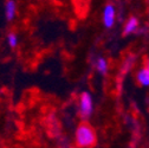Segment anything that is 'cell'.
Segmentation results:
<instances>
[{"label": "cell", "instance_id": "obj_4", "mask_svg": "<svg viewBox=\"0 0 149 148\" xmlns=\"http://www.w3.org/2000/svg\"><path fill=\"white\" fill-rule=\"evenodd\" d=\"M17 13V4L14 0H7L5 4V17L8 22L13 20Z\"/></svg>", "mask_w": 149, "mask_h": 148}, {"label": "cell", "instance_id": "obj_7", "mask_svg": "<svg viewBox=\"0 0 149 148\" xmlns=\"http://www.w3.org/2000/svg\"><path fill=\"white\" fill-rule=\"evenodd\" d=\"M96 66H97V70L102 73V75L107 73V71H108V63H107V61H105L104 58H100V59L97 61Z\"/></svg>", "mask_w": 149, "mask_h": 148}, {"label": "cell", "instance_id": "obj_6", "mask_svg": "<svg viewBox=\"0 0 149 148\" xmlns=\"http://www.w3.org/2000/svg\"><path fill=\"white\" fill-rule=\"evenodd\" d=\"M137 26H139V22H137V19H136L135 17H132V18H130V19L127 22V24L124 25L123 34H124V36H128V34H130V33L135 32L136 29H137Z\"/></svg>", "mask_w": 149, "mask_h": 148}, {"label": "cell", "instance_id": "obj_8", "mask_svg": "<svg viewBox=\"0 0 149 148\" xmlns=\"http://www.w3.org/2000/svg\"><path fill=\"white\" fill-rule=\"evenodd\" d=\"M7 43L11 47H15L18 45V36L13 32H11L8 36H7Z\"/></svg>", "mask_w": 149, "mask_h": 148}, {"label": "cell", "instance_id": "obj_9", "mask_svg": "<svg viewBox=\"0 0 149 148\" xmlns=\"http://www.w3.org/2000/svg\"><path fill=\"white\" fill-rule=\"evenodd\" d=\"M147 68H149V61H148V63H147Z\"/></svg>", "mask_w": 149, "mask_h": 148}, {"label": "cell", "instance_id": "obj_2", "mask_svg": "<svg viewBox=\"0 0 149 148\" xmlns=\"http://www.w3.org/2000/svg\"><path fill=\"white\" fill-rule=\"evenodd\" d=\"M92 113V100L89 92H83L79 97V115L83 120L90 117Z\"/></svg>", "mask_w": 149, "mask_h": 148}, {"label": "cell", "instance_id": "obj_3", "mask_svg": "<svg viewBox=\"0 0 149 148\" xmlns=\"http://www.w3.org/2000/svg\"><path fill=\"white\" fill-rule=\"evenodd\" d=\"M115 15H116V12H115V7L113 5H107L103 10V15H102V20H103V25L107 27V29H110L114 26V23H115Z\"/></svg>", "mask_w": 149, "mask_h": 148}, {"label": "cell", "instance_id": "obj_5", "mask_svg": "<svg viewBox=\"0 0 149 148\" xmlns=\"http://www.w3.org/2000/svg\"><path fill=\"white\" fill-rule=\"evenodd\" d=\"M137 82L143 87H149V68H143L137 72Z\"/></svg>", "mask_w": 149, "mask_h": 148}, {"label": "cell", "instance_id": "obj_1", "mask_svg": "<svg viewBox=\"0 0 149 148\" xmlns=\"http://www.w3.org/2000/svg\"><path fill=\"white\" fill-rule=\"evenodd\" d=\"M97 142L95 129L88 122L83 121L76 131V145L78 147H94Z\"/></svg>", "mask_w": 149, "mask_h": 148}]
</instances>
